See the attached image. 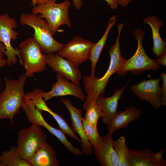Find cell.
<instances>
[{
    "label": "cell",
    "mask_w": 166,
    "mask_h": 166,
    "mask_svg": "<svg viewBox=\"0 0 166 166\" xmlns=\"http://www.w3.org/2000/svg\"><path fill=\"white\" fill-rule=\"evenodd\" d=\"M124 26V24L122 23L117 25V36L114 44L109 50L110 61L105 74L100 78L95 76L92 77L89 75L83 77L84 88L87 95L83 105L84 110L92 102L95 101L100 95L104 93L110 77L121 69L126 60L122 55L120 48V38Z\"/></svg>",
    "instance_id": "1"
},
{
    "label": "cell",
    "mask_w": 166,
    "mask_h": 166,
    "mask_svg": "<svg viewBox=\"0 0 166 166\" xmlns=\"http://www.w3.org/2000/svg\"><path fill=\"white\" fill-rule=\"evenodd\" d=\"M27 77L25 73L17 80L4 77L5 87L0 92V120L9 119L13 125L14 117L26 102L24 87Z\"/></svg>",
    "instance_id": "2"
},
{
    "label": "cell",
    "mask_w": 166,
    "mask_h": 166,
    "mask_svg": "<svg viewBox=\"0 0 166 166\" xmlns=\"http://www.w3.org/2000/svg\"><path fill=\"white\" fill-rule=\"evenodd\" d=\"M20 24L27 25L34 30L33 38L39 45L42 52L49 54L57 53L64 45L55 40L51 30L45 19L33 14L22 13Z\"/></svg>",
    "instance_id": "3"
},
{
    "label": "cell",
    "mask_w": 166,
    "mask_h": 166,
    "mask_svg": "<svg viewBox=\"0 0 166 166\" xmlns=\"http://www.w3.org/2000/svg\"><path fill=\"white\" fill-rule=\"evenodd\" d=\"M56 0H51L45 3L34 6L32 10V14L35 15L40 14L38 16L45 19L53 36L61 26L65 25L69 27L72 26L69 15L70 2L66 0L57 3Z\"/></svg>",
    "instance_id": "4"
},
{
    "label": "cell",
    "mask_w": 166,
    "mask_h": 166,
    "mask_svg": "<svg viewBox=\"0 0 166 166\" xmlns=\"http://www.w3.org/2000/svg\"><path fill=\"white\" fill-rule=\"evenodd\" d=\"M145 33L144 30L137 28L134 31V38L137 42L136 52L132 57L126 60L121 69L117 72L120 76H124L128 71L138 74L145 70L157 71L160 66L156 61L149 58L146 54L142 45V40Z\"/></svg>",
    "instance_id": "5"
},
{
    "label": "cell",
    "mask_w": 166,
    "mask_h": 166,
    "mask_svg": "<svg viewBox=\"0 0 166 166\" xmlns=\"http://www.w3.org/2000/svg\"><path fill=\"white\" fill-rule=\"evenodd\" d=\"M20 57L27 77L35 73L42 72L46 68L47 55L42 53L38 43L32 38H28L19 45Z\"/></svg>",
    "instance_id": "6"
},
{
    "label": "cell",
    "mask_w": 166,
    "mask_h": 166,
    "mask_svg": "<svg viewBox=\"0 0 166 166\" xmlns=\"http://www.w3.org/2000/svg\"><path fill=\"white\" fill-rule=\"evenodd\" d=\"M29 127L18 133L16 148L21 157L28 161L47 138L45 133L37 124L32 123Z\"/></svg>",
    "instance_id": "7"
},
{
    "label": "cell",
    "mask_w": 166,
    "mask_h": 166,
    "mask_svg": "<svg viewBox=\"0 0 166 166\" xmlns=\"http://www.w3.org/2000/svg\"><path fill=\"white\" fill-rule=\"evenodd\" d=\"M17 27L15 19L10 18L8 14H0V42L5 47L4 54L7 57V65L9 66L16 64L18 61L17 56L19 58L20 63L22 65L20 49L14 48L11 44L12 39L15 41L18 39L19 33L14 30Z\"/></svg>",
    "instance_id": "8"
},
{
    "label": "cell",
    "mask_w": 166,
    "mask_h": 166,
    "mask_svg": "<svg viewBox=\"0 0 166 166\" xmlns=\"http://www.w3.org/2000/svg\"><path fill=\"white\" fill-rule=\"evenodd\" d=\"M22 108L29 122L37 124L45 128L58 138L70 153L75 155H83L79 148L73 145L67 139L65 134L61 130L53 127L46 121L42 116V111L28 102L25 103Z\"/></svg>",
    "instance_id": "9"
},
{
    "label": "cell",
    "mask_w": 166,
    "mask_h": 166,
    "mask_svg": "<svg viewBox=\"0 0 166 166\" xmlns=\"http://www.w3.org/2000/svg\"><path fill=\"white\" fill-rule=\"evenodd\" d=\"M93 44L81 37L76 36L64 45L57 53L79 66L88 59L90 48Z\"/></svg>",
    "instance_id": "10"
},
{
    "label": "cell",
    "mask_w": 166,
    "mask_h": 166,
    "mask_svg": "<svg viewBox=\"0 0 166 166\" xmlns=\"http://www.w3.org/2000/svg\"><path fill=\"white\" fill-rule=\"evenodd\" d=\"M161 77L141 81L131 87L134 94L142 101L149 103L155 109H158L161 105L160 97Z\"/></svg>",
    "instance_id": "11"
},
{
    "label": "cell",
    "mask_w": 166,
    "mask_h": 166,
    "mask_svg": "<svg viewBox=\"0 0 166 166\" xmlns=\"http://www.w3.org/2000/svg\"><path fill=\"white\" fill-rule=\"evenodd\" d=\"M47 63L52 70L61 76L80 85L82 75L78 66L60 56L57 53L47 54Z\"/></svg>",
    "instance_id": "12"
},
{
    "label": "cell",
    "mask_w": 166,
    "mask_h": 166,
    "mask_svg": "<svg viewBox=\"0 0 166 166\" xmlns=\"http://www.w3.org/2000/svg\"><path fill=\"white\" fill-rule=\"evenodd\" d=\"M57 81L52 86V89L48 92L43 93V99L46 101L54 97L71 95L81 100H84L86 95L80 85L70 81L69 80L58 74L56 76Z\"/></svg>",
    "instance_id": "13"
},
{
    "label": "cell",
    "mask_w": 166,
    "mask_h": 166,
    "mask_svg": "<svg viewBox=\"0 0 166 166\" xmlns=\"http://www.w3.org/2000/svg\"><path fill=\"white\" fill-rule=\"evenodd\" d=\"M62 102L69 110L70 114L72 129L77 133L81 140V146L83 153L90 155L93 152L92 146L87 139L83 128L82 121V113L81 109L76 108L71 103V100L68 98H61Z\"/></svg>",
    "instance_id": "14"
},
{
    "label": "cell",
    "mask_w": 166,
    "mask_h": 166,
    "mask_svg": "<svg viewBox=\"0 0 166 166\" xmlns=\"http://www.w3.org/2000/svg\"><path fill=\"white\" fill-rule=\"evenodd\" d=\"M163 151L154 153L150 149L129 150L130 166H165L166 160L163 158Z\"/></svg>",
    "instance_id": "15"
},
{
    "label": "cell",
    "mask_w": 166,
    "mask_h": 166,
    "mask_svg": "<svg viewBox=\"0 0 166 166\" xmlns=\"http://www.w3.org/2000/svg\"><path fill=\"white\" fill-rule=\"evenodd\" d=\"M113 133L101 137L102 143L98 149H93L96 157L102 166H120V160L114 147Z\"/></svg>",
    "instance_id": "16"
},
{
    "label": "cell",
    "mask_w": 166,
    "mask_h": 166,
    "mask_svg": "<svg viewBox=\"0 0 166 166\" xmlns=\"http://www.w3.org/2000/svg\"><path fill=\"white\" fill-rule=\"evenodd\" d=\"M126 87L121 89H116L114 94L110 97H104L101 94L96 99V104L100 106L103 114L101 118L104 124L109 125L117 113L118 102Z\"/></svg>",
    "instance_id": "17"
},
{
    "label": "cell",
    "mask_w": 166,
    "mask_h": 166,
    "mask_svg": "<svg viewBox=\"0 0 166 166\" xmlns=\"http://www.w3.org/2000/svg\"><path fill=\"white\" fill-rule=\"evenodd\" d=\"M32 166H58V160L53 148L46 141L28 161Z\"/></svg>",
    "instance_id": "18"
},
{
    "label": "cell",
    "mask_w": 166,
    "mask_h": 166,
    "mask_svg": "<svg viewBox=\"0 0 166 166\" xmlns=\"http://www.w3.org/2000/svg\"><path fill=\"white\" fill-rule=\"evenodd\" d=\"M141 113V110L133 107L125 108L124 111L117 112L108 126V132L113 133L117 129L126 127L131 122L138 119Z\"/></svg>",
    "instance_id": "19"
},
{
    "label": "cell",
    "mask_w": 166,
    "mask_h": 166,
    "mask_svg": "<svg viewBox=\"0 0 166 166\" xmlns=\"http://www.w3.org/2000/svg\"><path fill=\"white\" fill-rule=\"evenodd\" d=\"M143 22L151 27L153 41L152 50L156 56L160 57L166 53V43L162 39L160 33V28L163 25V21L152 15L144 18Z\"/></svg>",
    "instance_id": "20"
},
{
    "label": "cell",
    "mask_w": 166,
    "mask_h": 166,
    "mask_svg": "<svg viewBox=\"0 0 166 166\" xmlns=\"http://www.w3.org/2000/svg\"><path fill=\"white\" fill-rule=\"evenodd\" d=\"M117 19L116 15H113L109 18L108 25L103 35L96 43L91 47L88 57L91 62V70L90 76H95L94 73L96 65L98 61L101 51L106 44L108 35L111 28L115 24Z\"/></svg>",
    "instance_id": "21"
},
{
    "label": "cell",
    "mask_w": 166,
    "mask_h": 166,
    "mask_svg": "<svg viewBox=\"0 0 166 166\" xmlns=\"http://www.w3.org/2000/svg\"><path fill=\"white\" fill-rule=\"evenodd\" d=\"M0 166H32L28 161L22 158L16 146H12L9 150H4L0 155Z\"/></svg>",
    "instance_id": "22"
},
{
    "label": "cell",
    "mask_w": 166,
    "mask_h": 166,
    "mask_svg": "<svg viewBox=\"0 0 166 166\" xmlns=\"http://www.w3.org/2000/svg\"><path fill=\"white\" fill-rule=\"evenodd\" d=\"M124 136H121L117 140H113L114 147L118 156L120 166H130L129 150L126 144Z\"/></svg>",
    "instance_id": "23"
},
{
    "label": "cell",
    "mask_w": 166,
    "mask_h": 166,
    "mask_svg": "<svg viewBox=\"0 0 166 166\" xmlns=\"http://www.w3.org/2000/svg\"><path fill=\"white\" fill-rule=\"evenodd\" d=\"M82 121L84 133L93 148L99 149L101 144V137L99 135L97 127L90 124L85 118L82 117Z\"/></svg>",
    "instance_id": "24"
},
{
    "label": "cell",
    "mask_w": 166,
    "mask_h": 166,
    "mask_svg": "<svg viewBox=\"0 0 166 166\" xmlns=\"http://www.w3.org/2000/svg\"><path fill=\"white\" fill-rule=\"evenodd\" d=\"M44 92L40 89H35L26 94V101L41 111H46L49 107L43 99V93Z\"/></svg>",
    "instance_id": "25"
},
{
    "label": "cell",
    "mask_w": 166,
    "mask_h": 166,
    "mask_svg": "<svg viewBox=\"0 0 166 166\" xmlns=\"http://www.w3.org/2000/svg\"><path fill=\"white\" fill-rule=\"evenodd\" d=\"M46 112L49 113L53 116L58 124L59 129L65 135L71 137L81 143V140L76 136L75 132L61 115L53 111L49 108L46 110Z\"/></svg>",
    "instance_id": "26"
},
{
    "label": "cell",
    "mask_w": 166,
    "mask_h": 166,
    "mask_svg": "<svg viewBox=\"0 0 166 166\" xmlns=\"http://www.w3.org/2000/svg\"><path fill=\"white\" fill-rule=\"evenodd\" d=\"M85 111V118L92 125L97 128L98 119L103 115L100 106L96 104L95 101L92 102Z\"/></svg>",
    "instance_id": "27"
},
{
    "label": "cell",
    "mask_w": 166,
    "mask_h": 166,
    "mask_svg": "<svg viewBox=\"0 0 166 166\" xmlns=\"http://www.w3.org/2000/svg\"><path fill=\"white\" fill-rule=\"evenodd\" d=\"M163 83L160 88L161 96L160 97L161 105H166V74L164 72L160 74Z\"/></svg>",
    "instance_id": "28"
},
{
    "label": "cell",
    "mask_w": 166,
    "mask_h": 166,
    "mask_svg": "<svg viewBox=\"0 0 166 166\" xmlns=\"http://www.w3.org/2000/svg\"><path fill=\"white\" fill-rule=\"evenodd\" d=\"M112 10L116 9L119 6L117 0H104Z\"/></svg>",
    "instance_id": "29"
},
{
    "label": "cell",
    "mask_w": 166,
    "mask_h": 166,
    "mask_svg": "<svg viewBox=\"0 0 166 166\" xmlns=\"http://www.w3.org/2000/svg\"><path fill=\"white\" fill-rule=\"evenodd\" d=\"M159 64H161L164 66H166V53L164 54L161 57H159L156 61Z\"/></svg>",
    "instance_id": "30"
},
{
    "label": "cell",
    "mask_w": 166,
    "mask_h": 166,
    "mask_svg": "<svg viewBox=\"0 0 166 166\" xmlns=\"http://www.w3.org/2000/svg\"><path fill=\"white\" fill-rule=\"evenodd\" d=\"M73 5L76 9L79 10L82 6L81 0H72Z\"/></svg>",
    "instance_id": "31"
},
{
    "label": "cell",
    "mask_w": 166,
    "mask_h": 166,
    "mask_svg": "<svg viewBox=\"0 0 166 166\" xmlns=\"http://www.w3.org/2000/svg\"><path fill=\"white\" fill-rule=\"evenodd\" d=\"M119 5H120L123 7L127 6L132 0H117Z\"/></svg>",
    "instance_id": "32"
},
{
    "label": "cell",
    "mask_w": 166,
    "mask_h": 166,
    "mask_svg": "<svg viewBox=\"0 0 166 166\" xmlns=\"http://www.w3.org/2000/svg\"><path fill=\"white\" fill-rule=\"evenodd\" d=\"M51 0H31L34 6L47 2Z\"/></svg>",
    "instance_id": "33"
},
{
    "label": "cell",
    "mask_w": 166,
    "mask_h": 166,
    "mask_svg": "<svg viewBox=\"0 0 166 166\" xmlns=\"http://www.w3.org/2000/svg\"><path fill=\"white\" fill-rule=\"evenodd\" d=\"M3 57V54H0V68L7 65L6 59L4 58Z\"/></svg>",
    "instance_id": "34"
},
{
    "label": "cell",
    "mask_w": 166,
    "mask_h": 166,
    "mask_svg": "<svg viewBox=\"0 0 166 166\" xmlns=\"http://www.w3.org/2000/svg\"><path fill=\"white\" fill-rule=\"evenodd\" d=\"M5 50V45L2 43L0 42V54H4Z\"/></svg>",
    "instance_id": "35"
},
{
    "label": "cell",
    "mask_w": 166,
    "mask_h": 166,
    "mask_svg": "<svg viewBox=\"0 0 166 166\" xmlns=\"http://www.w3.org/2000/svg\"><path fill=\"white\" fill-rule=\"evenodd\" d=\"M1 80L0 79V92L1 89Z\"/></svg>",
    "instance_id": "36"
},
{
    "label": "cell",
    "mask_w": 166,
    "mask_h": 166,
    "mask_svg": "<svg viewBox=\"0 0 166 166\" xmlns=\"http://www.w3.org/2000/svg\"></svg>",
    "instance_id": "37"
},
{
    "label": "cell",
    "mask_w": 166,
    "mask_h": 166,
    "mask_svg": "<svg viewBox=\"0 0 166 166\" xmlns=\"http://www.w3.org/2000/svg\"></svg>",
    "instance_id": "38"
}]
</instances>
